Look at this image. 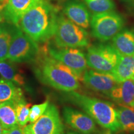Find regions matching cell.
<instances>
[{
    "mask_svg": "<svg viewBox=\"0 0 134 134\" xmlns=\"http://www.w3.org/2000/svg\"><path fill=\"white\" fill-rule=\"evenodd\" d=\"M58 15V9L47 0H37L18 26L36 42L44 43L54 36Z\"/></svg>",
    "mask_w": 134,
    "mask_h": 134,
    "instance_id": "obj_1",
    "label": "cell"
},
{
    "mask_svg": "<svg viewBox=\"0 0 134 134\" xmlns=\"http://www.w3.org/2000/svg\"><path fill=\"white\" fill-rule=\"evenodd\" d=\"M38 79L48 86L63 92L75 91L80 88V78L74 71L46 53L35 69Z\"/></svg>",
    "mask_w": 134,
    "mask_h": 134,
    "instance_id": "obj_2",
    "label": "cell"
},
{
    "mask_svg": "<svg viewBox=\"0 0 134 134\" xmlns=\"http://www.w3.org/2000/svg\"><path fill=\"white\" fill-rule=\"evenodd\" d=\"M64 96L67 100L81 108L104 129L113 132L120 130L117 109L113 103L75 91L68 92Z\"/></svg>",
    "mask_w": 134,
    "mask_h": 134,
    "instance_id": "obj_3",
    "label": "cell"
},
{
    "mask_svg": "<svg viewBox=\"0 0 134 134\" xmlns=\"http://www.w3.org/2000/svg\"><path fill=\"white\" fill-rule=\"evenodd\" d=\"M53 37L58 48H84L89 45L87 31L62 14L58 15Z\"/></svg>",
    "mask_w": 134,
    "mask_h": 134,
    "instance_id": "obj_4",
    "label": "cell"
},
{
    "mask_svg": "<svg viewBox=\"0 0 134 134\" xmlns=\"http://www.w3.org/2000/svg\"><path fill=\"white\" fill-rule=\"evenodd\" d=\"M38 53L37 43L15 25L8 59L14 63L27 62L34 60Z\"/></svg>",
    "mask_w": 134,
    "mask_h": 134,
    "instance_id": "obj_5",
    "label": "cell"
},
{
    "mask_svg": "<svg viewBox=\"0 0 134 134\" xmlns=\"http://www.w3.org/2000/svg\"><path fill=\"white\" fill-rule=\"evenodd\" d=\"M120 54L109 44H96L87 49L86 58L88 66L95 71L111 73L114 70Z\"/></svg>",
    "mask_w": 134,
    "mask_h": 134,
    "instance_id": "obj_6",
    "label": "cell"
},
{
    "mask_svg": "<svg viewBox=\"0 0 134 134\" xmlns=\"http://www.w3.org/2000/svg\"><path fill=\"white\" fill-rule=\"evenodd\" d=\"M93 36L102 42L112 39L122 31L124 25L122 17L114 11L94 14L90 22Z\"/></svg>",
    "mask_w": 134,
    "mask_h": 134,
    "instance_id": "obj_7",
    "label": "cell"
},
{
    "mask_svg": "<svg viewBox=\"0 0 134 134\" xmlns=\"http://www.w3.org/2000/svg\"><path fill=\"white\" fill-rule=\"evenodd\" d=\"M47 52L51 57L70 68L82 81V77L88 68L86 55L77 48H58L49 46Z\"/></svg>",
    "mask_w": 134,
    "mask_h": 134,
    "instance_id": "obj_8",
    "label": "cell"
},
{
    "mask_svg": "<svg viewBox=\"0 0 134 134\" xmlns=\"http://www.w3.org/2000/svg\"><path fill=\"white\" fill-rule=\"evenodd\" d=\"M24 129L31 134H63L64 125L56 105L49 104L43 114Z\"/></svg>",
    "mask_w": 134,
    "mask_h": 134,
    "instance_id": "obj_9",
    "label": "cell"
},
{
    "mask_svg": "<svg viewBox=\"0 0 134 134\" xmlns=\"http://www.w3.org/2000/svg\"><path fill=\"white\" fill-rule=\"evenodd\" d=\"M63 117L72 129L82 134H93L98 131L96 122L86 113L71 107H64Z\"/></svg>",
    "mask_w": 134,
    "mask_h": 134,
    "instance_id": "obj_10",
    "label": "cell"
},
{
    "mask_svg": "<svg viewBox=\"0 0 134 134\" xmlns=\"http://www.w3.org/2000/svg\"><path fill=\"white\" fill-rule=\"evenodd\" d=\"M82 81L93 91L105 96H108L119 83L110 73H102L92 69L85 71Z\"/></svg>",
    "mask_w": 134,
    "mask_h": 134,
    "instance_id": "obj_11",
    "label": "cell"
},
{
    "mask_svg": "<svg viewBox=\"0 0 134 134\" xmlns=\"http://www.w3.org/2000/svg\"><path fill=\"white\" fill-rule=\"evenodd\" d=\"M37 0H8L0 13V19L9 24L18 26L27 11L32 7Z\"/></svg>",
    "mask_w": 134,
    "mask_h": 134,
    "instance_id": "obj_12",
    "label": "cell"
},
{
    "mask_svg": "<svg viewBox=\"0 0 134 134\" xmlns=\"http://www.w3.org/2000/svg\"><path fill=\"white\" fill-rule=\"evenodd\" d=\"M63 11L65 16L71 22L87 29L90 26V14L86 6L80 0H69L65 3Z\"/></svg>",
    "mask_w": 134,
    "mask_h": 134,
    "instance_id": "obj_13",
    "label": "cell"
},
{
    "mask_svg": "<svg viewBox=\"0 0 134 134\" xmlns=\"http://www.w3.org/2000/svg\"><path fill=\"white\" fill-rule=\"evenodd\" d=\"M108 96L118 105L134 108V78L119 82Z\"/></svg>",
    "mask_w": 134,
    "mask_h": 134,
    "instance_id": "obj_14",
    "label": "cell"
},
{
    "mask_svg": "<svg viewBox=\"0 0 134 134\" xmlns=\"http://www.w3.org/2000/svg\"><path fill=\"white\" fill-rule=\"evenodd\" d=\"M111 46L120 55H133L134 30L120 31L112 38Z\"/></svg>",
    "mask_w": 134,
    "mask_h": 134,
    "instance_id": "obj_15",
    "label": "cell"
},
{
    "mask_svg": "<svg viewBox=\"0 0 134 134\" xmlns=\"http://www.w3.org/2000/svg\"><path fill=\"white\" fill-rule=\"evenodd\" d=\"M110 74L119 83L134 78V54L120 55L117 65Z\"/></svg>",
    "mask_w": 134,
    "mask_h": 134,
    "instance_id": "obj_16",
    "label": "cell"
},
{
    "mask_svg": "<svg viewBox=\"0 0 134 134\" xmlns=\"http://www.w3.org/2000/svg\"><path fill=\"white\" fill-rule=\"evenodd\" d=\"M16 103L12 100L0 103V123L3 129H9L19 125L17 120Z\"/></svg>",
    "mask_w": 134,
    "mask_h": 134,
    "instance_id": "obj_17",
    "label": "cell"
},
{
    "mask_svg": "<svg viewBox=\"0 0 134 134\" xmlns=\"http://www.w3.org/2000/svg\"><path fill=\"white\" fill-rule=\"evenodd\" d=\"M116 108L120 130L127 134L134 133V108L118 105Z\"/></svg>",
    "mask_w": 134,
    "mask_h": 134,
    "instance_id": "obj_18",
    "label": "cell"
},
{
    "mask_svg": "<svg viewBox=\"0 0 134 134\" xmlns=\"http://www.w3.org/2000/svg\"><path fill=\"white\" fill-rule=\"evenodd\" d=\"M23 98L21 88L12 82L0 79V103L12 100L18 102Z\"/></svg>",
    "mask_w": 134,
    "mask_h": 134,
    "instance_id": "obj_19",
    "label": "cell"
},
{
    "mask_svg": "<svg viewBox=\"0 0 134 134\" xmlns=\"http://www.w3.org/2000/svg\"><path fill=\"white\" fill-rule=\"evenodd\" d=\"M0 75L3 79L12 82L16 86H23L25 83L24 78L14 62L11 61L4 60L0 62Z\"/></svg>",
    "mask_w": 134,
    "mask_h": 134,
    "instance_id": "obj_20",
    "label": "cell"
},
{
    "mask_svg": "<svg viewBox=\"0 0 134 134\" xmlns=\"http://www.w3.org/2000/svg\"><path fill=\"white\" fill-rule=\"evenodd\" d=\"M14 26L6 22L3 23V29L0 33V62L8 59Z\"/></svg>",
    "mask_w": 134,
    "mask_h": 134,
    "instance_id": "obj_21",
    "label": "cell"
},
{
    "mask_svg": "<svg viewBox=\"0 0 134 134\" xmlns=\"http://www.w3.org/2000/svg\"><path fill=\"white\" fill-rule=\"evenodd\" d=\"M94 14H99L113 11L115 4L112 0H84Z\"/></svg>",
    "mask_w": 134,
    "mask_h": 134,
    "instance_id": "obj_22",
    "label": "cell"
},
{
    "mask_svg": "<svg viewBox=\"0 0 134 134\" xmlns=\"http://www.w3.org/2000/svg\"><path fill=\"white\" fill-rule=\"evenodd\" d=\"M30 106L31 104L27 103L24 98L16 103L17 120L18 124L22 127L26 126L27 123L29 122Z\"/></svg>",
    "mask_w": 134,
    "mask_h": 134,
    "instance_id": "obj_23",
    "label": "cell"
},
{
    "mask_svg": "<svg viewBox=\"0 0 134 134\" xmlns=\"http://www.w3.org/2000/svg\"><path fill=\"white\" fill-rule=\"evenodd\" d=\"M49 104V102L47 100V101L42 104L33 105L30 109L29 122H31V123H33V122L36 121L46 111Z\"/></svg>",
    "mask_w": 134,
    "mask_h": 134,
    "instance_id": "obj_24",
    "label": "cell"
},
{
    "mask_svg": "<svg viewBox=\"0 0 134 134\" xmlns=\"http://www.w3.org/2000/svg\"><path fill=\"white\" fill-rule=\"evenodd\" d=\"M24 127L18 125L9 129H3L1 134H23Z\"/></svg>",
    "mask_w": 134,
    "mask_h": 134,
    "instance_id": "obj_25",
    "label": "cell"
},
{
    "mask_svg": "<svg viewBox=\"0 0 134 134\" xmlns=\"http://www.w3.org/2000/svg\"><path fill=\"white\" fill-rule=\"evenodd\" d=\"M114 132L110 131L109 130L105 129L104 130H98L93 134H114Z\"/></svg>",
    "mask_w": 134,
    "mask_h": 134,
    "instance_id": "obj_26",
    "label": "cell"
},
{
    "mask_svg": "<svg viewBox=\"0 0 134 134\" xmlns=\"http://www.w3.org/2000/svg\"><path fill=\"white\" fill-rule=\"evenodd\" d=\"M125 2H126L127 4H129L130 6H132L134 7V0H124Z\"/></svg>",
    "mask_w": 134,
    "mask_h": 134,
    "instance_id": "obj_27",
    "label": "cell"
},
{
    "mask_svg": "<svg viewBox=\"0 0 134 134\" xmlns=\"http://www.w3.org/2000/svg\"><path fill=\"white\" fill-rule=\"evenodd\" d=\"M65 134H82V133L76 131V132H68V133H65Z\"/></svg>",
    "mask_w": 134,
    "mask_h": 134,
    "instance_id": "obj_28",
    "label": "cell"
},
{
    "mask_svg": "<svg viewBox=\"0 0 134 134\" xmlns=\"http://www.w3.org/2000/svg\"><path fill=\"white\" fill-rule=\"evenodd\" d=\"M23 134H31L29 132H28L27 130H26V129H24H24H23Z\"/></svg>",
    "mask_w": 134,
    "mask_h": 134,
    "instance_id": "obj_29",
    "label": "cell"
},
{
    "mask_svg": "<svg viewBox=\"0 0 134 134\" xmlns=\"http://www.w3.org/2000/svg\"><path fill=\"white\" fill-rule=\"evenodd\" d=\"M1 21H2V20L0 19V33H1V32L2 31L3 29V23H1Z\"/></svg>",
    "mask_w": 134,
    "mask_h": 134,
    "instance_id": "obj_30",
    "label": "cell"
},
{
    "mask_svg": "<svg viewBox=\"0 0 134 134\" xmlns=\"http://www.w3.org/2000/svg\"><path fill=\"white\" fill-rule=\"evenodd\" d=\"M3 130V128L2 125H1V123H0V134L2 133Z\"/></svg>",
    "mask_w": 134,
    "mask_h": 134,
    "instance_id": "obj_31",
    "label": "cell"
},
{
    "mask_svg": "<svg viewBox=\"0 0 134 134\" xmlns=\"http://www.w3.org/2000/svg\"><path fill=\"white\" fill-rule=\"evenodd\" d=\"M8 0H0V3H7Z\"/></svg>",
    "mask_w": 134,
    "mask_h": 134,
    "instance_id": "obj_32",
    "label": "cell"
},
{
    "mask_svg": "<svg viewBox=\"0 0 134 134\" xmlns=\"http://www.w3.org/2000/svg\"><path fill=\"white\" fill-rule=\"evenodd\" d=\"M49 1H50V0H49Z\"/></svg>",
    "mask_w": 134,
    "mask_h": 134,
    "instance_id": "obj_33",
    "label": "cell"
}]
</instances>
